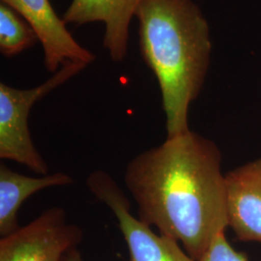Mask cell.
<instances>
[{
    "mask_svg": "<svg viewBox=\"0 0 261 261\" xmlns=\"http://www.w3.org/2000/svg\"><path fill=\"white\" fill-rule=\"evenodd\" d=\"M222 159L213 140L190 130L135 156L124 173L140 220L196 261L228 227Z\"/></svg>",
    "mask_w": 261,
    "mask_h": 261,
    "instance_id": "obj_1",
    "label": "cell"
},
{
    "mask_svg": "<svg viewBox=\"0 0 261 261\" xmlns=\"http://www.w3.org/2000/svg\"><path fill=\"white\" fill-rule=\"evenodd\" d=\"M135 17L141 56L162 94L167 138L184 134L210 63L208 22L193 0H141Z\"/></svg>",
    "mask_w": 261,
    "mask_h": 261,
    "instance_id": "obj_2",
    "label": "cell"
},
{
    "mask_svg": "<svg viewBox=\"0 0 261 261\" xmlns=\"http://www.w3.org/2000/svg\"><path fill=\"white\" fill-rule=\"evenodd\" d=\"M87 64L69 62L44 84L30 89H18L0 84V158L16 162L37 174L46 175L47 162L31 139L28 117L39 100L80 74Z\"/></svg>",
    "mask_w": 261,
    "mask_h": 261,
    "instance_id": "obj_3",
    "label": "cell"
},
{
    "mask_svg": "<svg viewBox=\"0 0 261 261\" xmlns=\"http://www.w3.org/2000/svg\"><path fill=\"white\" fill-rule=\"evenodd\" d=\"M86 186L114 215L128 247V261H196L176 240L155 233L150 225L132 214L129 199L110 173L95 170L86 179Z\"/></svg>",
    "mask_w": 261,
    "mask_h": 261,
    "instance_id": "obj_4",
    "label": "cell"
},
{
    "mask_svg": "<svg viewBox=\"0 0 261 261\" xmlns=\"http://www.w3.org/2000/svg\"><path fill=\"white\" fill-rule=\"evenodd\" d=\"M84 230L62 207H51L0 240V261H61L83 242Z\"/></svg>",
    "mask_w": 261,
    "mask_h": 261,
    "instance_id": "obj_5",
    "label": "cell"
},
{
    "mask_svg": "<svg viewBox=\"0 0 261 261\" xmlns=\"http://www.w3.org/2000/svg\"><path fill=\"white\" fill-rule=\"evenodd\" d=\"M28 21L44 50V64L55 74L69 62L90 64L96 58L82 47L66 28L64 20L55 12L48 0H1Z\"/></svg>",
    "mask_w": 261,
    "mask_h": 261,
    "instance_id": "obj_6",
    "label": "cell"
},
{
    "mask_svg": "<svg viewBox=\"0 0 261 261\" xmlns=\"http://www.w3.org/2000/svg\"><path fill=\"white\" fill-rule=\"evenodd\" d=\"M227 225L244 242L261 243V158L225 173Z\"/></svg>",
    "mask_w": 261,
    "mask_h": 261,
    "instance_id": "obj_7",
    "label": "cell"
},
{
    "mask_svg": "<svg viewBox=\"0 0 261 261\" xmlns=\"http://www.w3.org/2000/svg\"><path fill=\"white\" fill-rule=\"evenodd\" d=\"M141 0H72L62 19L83 25L90 22L105 24L103 47L112 61L121 62L127 55L129 28Z\"/></svg>",
    "mask_w": 261,
    "mask_h": 261,
    "instance_id": "obj_8",
    "label": "cell"
},
{
    "mask_svg": "<svg viewBox=\"0 0 261 261\" xmlns=\"http://www.w3.org/2000/svg\"><path fill=\"white\" fill-rule=\"evenodd\" d=\"M75 180L63 172L31 177L0 165V235L5 237L19 229L18 212L22 203L38 192L55 187L72 185Z\"/></svg>",
    "mask_w": 261,
    "mask_h": 261,
    "instance_id": "obj_9",
    "label": "cell"
},
{
    "mask_svg": "<svg viewBox=\"0 0 261 261\" xmlns=\"http://www.w3.org/2000/svg\"><path fill=\"white\" fill-rule=\"evenodd\" d=\"M39 38L33 28L18 12L0 4V51L6 57L18 56L33 47Z\"/></svg>",
    "mask_w": 261,
    "mask_h": 261,
    "instance_id": "obj_10",
    "label": "cell"
},
{
    "mask_svg": "<svg viewBox=\"0 0 261 261\" xmlns=\"http://www.w3.org/2000/svg\"><path fill=\"white\" fill-rule=\"evenodd\" d=\"M197 261H248L247 257L236 252L227 242L224 232L219 234L207 249L204 254Z\"/></svg>",
    "mask_w": 261,
    "mask_h": 261,
    "instance_id": "obj_11",
    "label": "cell"
},
{
    "mask_svg": "<svg viewBox=\"0 0 261 261\" xmlns=\"http://www.w3.org/2000/svg\"><path fill=\"white\" fill-rule=\"evenodd\" d=\"M61 261H84L82 253L77 250V248H73L66 252L62 256Z\"/></svg>",
    "mask_w": 261,
    "mask_h": 261,
    "instance_id": "obj_12",
    "label": "cell"
}]
</instances>
